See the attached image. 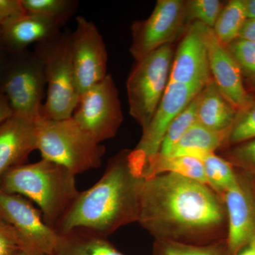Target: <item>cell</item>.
<instances>
[{
    "instance_id": "6da1fadb",
    "label": "cell",
    "mask_w": 255,
    "mask_h": 255,
    "mask_svg": "<svg viewBox=\"0 0 255 255\" xmlns=\"http://www.w3.org/2000/svg\"><path fill=\"white\" fill-rule=\"evenodd\" d=\"M221 196L178 174L142 177L137 222L155 241L192 245L219 242L226 219Z\"/></svg>"
},
{
    "instance_id": "7a4b0ae2",
    "label": "cell",
    "mask_w": 255,
    "mask_h": 255,
    "mask_svg": "<svg viewBox=\"0 0 255 255\" xmlns=\"http://www.w3.org/2000/svg\"><path fill=\"white\" fill-rule=\"evenodd\" d=\"M142 174L131 150L119 152L109 160L100 180L80 191L56 232L83 228L107 238L119 228L137 222Z\"/></svg>"
},
{
    "instance_id": "3957f363",
    "label": "cell",
    "mask_w": 255,
    "mask_h": 255,
    "mask_svg": "<svg viewBox=\"0 0 255 255\" xmlns=\"http://www.w3.org/2000/svg\"><path fill=\"white\" fill-rule=\"evenodd\" d=\"M75 176L64 166L41 159L9 169L0 178V189L35 203L46 224L56 231L80 194Z\"/></svg>"
},
{
    "instance_id": "277c9868",
    "label": "cell",
    "mask_w": 255,
    "mask_h": 255,
    "mask_svg": "<svg viewBox=\"0 0 255 255\" xmlns=\"http://www.w3.org/2000/svg\"><path fill=\"white\" fill-rule=\"evenodd\" d=\"M37 127L42 159L63 165L75 175L102 164L105 146L96 142L73 118L52 120L41 115Z\"/></svg>"
},
{
    "instance_id": "5b68a950",
    "label": "cell",
    "mask_w": 255,
    "mask_h": 255,
    "mask_svg": "<svg viewBox=\"0 0 255 255\" xmlns=\"http://www.w3.org/2000/svg\"><path fill=\"white\" fill-rule=\"evenodd\" d=\"M72 32L65 29L38 43L34 53L43 62L47 83L41 117L52 120L72 118L80 97L71 53Z\"/></svg>"
},
{
    "instance_id": "8992f818",
    "label": "cell",
    "mask_w": 255,
    "mask_h": 255,
    "mask_svg": "<svg viewBox=\"0 0 255 255\" xmlns=\"http://www.w3.org/2000/svg\"><path fill=\"white\" fill-rule=\"evenodd\" d=\"M173 58L172 45H164L136 62L128 78L129 111L142 130L150 124L163 97Z\"/></svg>"
},
{
    "instance_id": "52a82bcc",
    "label": "cell",
    "mask_w": 255,
    "mask_h": 255,
    "mask_svg": "<svg viewBox=\"0 0 255 255\" xmlns=\"http://www.w3.org/2000/svg\"><path fill=\"white\" fill-rule=\"evenodd\" d=\"M15 55L17 57L7 63L0 80V92L7 99L14 115L38 119L47 86L43 62L27 50Z\"/></svg>"
},
{
    "instance_id": "ba28073f",
    "label": "cell",
    "mask_w": 255,
    "mask_h": 255,
    "mask_svg": "<svg viewBox=\"0 0 255 255\" xmlns=\"http://www.w3.org/2000/svg\"><path fill=\"white\" fill-rule=\"evenodd\" d=\"M72 118L98 143L115 136L124 120L117 85L108 74L79 97Z\"/></svg>"
},
{
    "instance_id": "9c48e42d",
    "label": "cell",
    "mask_w": 255,
    "mask_h": 255,
    "mask_svg": "<svg viewBox=\"0 0 255 255\" xmlns=\"http://www.w3.org/2000/svg\"><path fill=\"white\" fill-rule=\"evenodd\" d=\"M186 1L159 0L152 14L131 25L130 53L135 62L167 44H172L187 31Z\"/></svg>"
},
{
    "instance_id": "30bf717a",
    "label": "cell",
    "mask_w": 255,
    "mask_h": 255,
    "mask_svg": "<svg viewBox=\"0 0 255 255\" xmlns=\"http://www.w3.org/2000/svg\"><path fill=\"white\" fill-rule=\"evenodd\" d=\"M0 214L18 233L23 251L29 255H53L58 233L46 224L31 201L0 189Z\"/></svg>"
},
{
    "instance_id": "8fae6325",
    "label": "cell",
    "mask_w": 255,
    "mask_h": 255,
    "mask_svg": "<svg viewBox=\"0 0 255 255\" xmlns=\"http://www.w3.org/2000/svg\"><path fill=\"white\" fill-rule=\"evenodd\" d=\"M71 53L79 94L90 90L108 75V53L98 28L82 16L72 32Z\"/></svg>"
},
{
    "instance_id": "7c38bea8",
    "label": "cell",
    "mask_w": 255,
    "mask_h": 255,
    "mask_svg": "<svg viewBox=\"0 0 255 255\" xmlns=\"http://www.w3.org/2000/svg\"><path fill=\"white\" fill-rule=\"evenodd\" d=\"M202 89L177 82H168L167 88L135 148L134 155L145 167L149 159L157 155L166 132L172 122L187 108ZM143 170V169H142Z\"/></svg>"
},
{
    "instance_id": "4fadbf2b",
    "label": "cell",
    "mask_w": 255,
    "mask_h": 255,
    "mask_svg": "<svg viewBox=\"0 0 255 255\" xmlns=\"http://www.w3.org/2000/svg\"><path fill=\"white\" fill-rule=\"evenodd\" d=\"M196 23L207 49L211 78L238 112L252 99L245 88L241 68L226 46L218 39L213 28Z\"/></svg>"
},
{
    "instance_id": "5bb4252c",
    "label": "cell",
    "mask_w": 255,
    "mask_h": 255,
    "mask_svg": "<svg viewBox=\"0 0 255 255\" xmlns=\"http://www.w3.org/2000/svg\"><path fill=\"white\" fill-rule=\"evenodd\" d=\"M222 199L228 221L226 246L230 255H236L255 235V196L250 186L238 178Z\"/></svg>"
},
{
    "instance_id": "9a60e30c",
    "label": "cell",
    "mask_w": 255,
    "mask_h": 255,
    "mask_svg": "<svg viewBox=\"0 0 255 255\" xmlns=\"http://www.w3.org/2000/svg\"><path fill=\"white\" fill-rule=\"evenodd\" d=\"M207 49L198 23L189 25L172 60L169 82L204 88L211 80Z\"/></svg>"
},
{
    "instance_id": "2e32d148",
    "label": "cell",
    "mask_w": 255,
    "mask_h": 255,
    "mask_svg": "<svg viewBox=\"0 0 255 255\" xmlns=\"http://www.w3.org/2000/svg\"><path fill=\"white\" fill-rule=\"evenodd\" d=\"M38 119L13 115L0 125V178L38 150Z\"/></svg>"
},
{
    "instance_id": "e0dca14e",
    "label": "cell",
    "mask_w": 255,
    "mask_h": 255,
    "mask_svg": "<svg viewBox=\"0 0 255 255\" xmlns=\"http://www.w3.org/2000/svg\"><path fill=\"white\" fill-rule=\"evenodd\" d=\"M63 26L54 20L26 14L1 28V46L16 54L26 50L33 43H42L54 38Z\"/></svg>"
},
{
    "instance_id": "ac0fdd59",
    "label": "cell",
    "mask_w": 255,
    "mask_h": 255,
    "mask_svg": "<svg viewBox=\"0 0 255 255\" xmlns=\"http://www.w3.org/2000/svg\"><path fill=\"white\" fill-rule=\"evenodd\" d=\"M237 110L222 95L211 78L197 97L196 120L210 130L228 132L231 130Z\"/></svg>"
},
{
    "instance_id": "d6986e66",
    "label": "cell",
    "mask_w": 255,
    "mask_h": 255,
    "mask_svg": "<svg viewBox=\"0 0 255 255\" xmlns=\"http://www.w3.org/2000/svg\"><path fill=\"white\" fill-rule=\"evenodd\" d=\"M53 255H126L114 247L105 236L77 228L58 233Z\"/></svg>"
},
{
    "instance_id": "ffe728a7",
    "label": "cell",
    "mask_w": 255,
    "mask_h": 255,
    "mask_svg": "<svg viewBox=\"0 0 255 255\" xmlns=\"http://www.w3.org/2000/svg\"><path fill=\"white\" fill-rule=\"evenodd\" d=\"M229 132L214 131L196 122L181 137L169 156H188L201 161L208 154L216 152L227 144Z\"/></svg>"
},
{
    "instance_id": "44dd1931",
    "label": "cell",
    "mask_w": 255,
    "mask_h": 255,
    "mask_svg": "<svg viewBox=\"0 0 255 255\" xmlns=\"http://www.w3.org/2000/svg\"><path fill=\"white\" fill-rule=\"evenodd\" d=\"M163 173L178 174L209 186L202 162L194 157L161 156L157 154L145 164L142 177H151Z\"/></svg>"
},
{
    "instance_id": "7402d4cb",
    "label": "cell",
    "mask_w": 255,
    "mask_h": 255,
    "mask_svg": "<svg viewBox=\"0 0 255 255\" xmlns=\"http://www.w3.org/2000/svg\"><path fill=\"white\" fill-rule=\"evenodd\" d=\"M247 19L245 0H231L223 6L213 30L219 41L227 46L239 38Z\"/></svg>"
},
{
    "instance_id": "603a6c76",
    "label": "cell",
    "mask_w": 255,
    "mask_h": 255,
    "mask_svg": "<svg viewBox=\"0 0 255 255\" xmlns=\"http://www.w3.org/2000/svg\"><path fill=\"white\" fill-rule=\"evenodd\" d=\"M204 165L208 184L211 189L222 196L225 191L237 183L238 177L232 164L227 159L211 152L201 159Z\"/></svg>"
},
{
    "instance_id": "cb8c5ba5",
    "label": "cell",
    "mask_w": 255,
    "mask_h": 255,
    "mask_svg": "<svg viewBox=\"0 0 255 255\" xmlns=\"http://www.w3.org/2000/svg\"><path fill=\"white\" fill-rule=\"evenodd\" d=\"M26 14L54 20L64 26L76 12L78 1L74 0H21Z\"/></svg>"
},
{
    "instance_id": "d4e9b609",
    "label": "cell",
    "mask_w": 255,
    "mask_h": 255,
    "mask_svg": "<svg viewBox=\"0 0 255 255\" xmlns=\"http://www.w3.org/2000/svg\"><path fill=\"white\" fill-rule=\"evenodd\" d=\"M197 97L198 95L191 101L187 108L183 111L182 113L179 114L170 124L161 144L158 155L161 156L170 155L181 137L197 122L196 120Z\"/></svg>"
},
{
    "instance_id": "484cf974",
    "label": "cell",
    "mask_w": 255,
    "mask_h": 255,
    "mask_svg": "<svg viewBox=\"0 0 255 255\" xmlns=\"http://www.w3.org/2000/svg\"><path fill=\"white\" fill-rule=\"evenodd\" d=\"M154 255H230L227 247L220 243L209 245H192L177 242L155 241Z\"/></svg>"
},
{
    "instance_id": "4316f807",
    "label": "cell",
    "mask_w": 255,
    "mask_h": 255,
    "mask_svg": "<svg viewBox=\"0 0 255 255\" xmlns=\"http://www.w3.org/2000/svg\"><path fill=\"white\" fill-rule=\"evenodd\" d=\"M255 138V100L238 110L228 134V144L238 145Z\"/></svg>"
},
{
    "instance_id": "83f0119b",
    "label": "cell",
    "mask_w": 255,
    "mask_h": 255,
    "mask_svg": "<svg viewBox=\"0 0 255 255\" xmlns=\"http://www.w3.org/2000/svg\"><path fill=\"white\" fill-rule=\"evenodd\" d=\"M224 4L219 0L186 1V17L188 24L199 22L213 28Z\"/></svg>"
},
{
    "instance_id": "f1b7e54d",
    "label": "cell",
    "mask_w": 255,
    "mask_h": 255,
    "mask_svg": "<svg viewBox=\"0 0 255 255\" xmlns=\"http://www.w3.org/2000/svg\"><path fill=\"white\" fill-rule=\"evenodd\" d=\"M243 75L255 78V43L238 38L226 46Z\"/></svg>"
},
{
    "instance_id": "f546056e",
    "label": "cell",
    "mask_w": 255,
    "mask_h": 255,
    "mask_svg": "<svg viewBox=\"0 0 255 255\" xmlns=\"http://www.w3.org/2000/svg\"><path fill=\"white\" fill-rule=\"evenodd\" d=\"M226 156L232 165L236 164L247 172L255 174V138L238 144Z\"/></svg>"
},
{
    "instance_id": "4dcf8cb0",
    "label": "cell",
    "mask_w": 255,
    "mask_h": 255,
    "mask_svg": "<svg viewBox=\"0 0 255 255\" xmlns=\"http://www.w3.org/2000/svg\"><path fill=\"white\" fill-rule=\"evenodd\" d=\"M23 251V243L14 227L0 214V255H14Z\"/></svg>"
},
{
    "instance_id": "1f68e13d",
    "label": "cell",
    "mask_w": 255,
    "mask_h": 255,
    "mask_svg": "<svg viewBox=\"0 0 255 255\" xmlns=\"http://www.w3.org/2000/svg\"><path fill=\"white\" fill-rule=\"evenodd\" d=\"M26 14L21 0H0V28Z\"/></svg>"
},
{
    "instance_id": "d6a6232c",
    "label": "cell",
    "mask_w": 255,
    "mask_h": 255,
    "mask_svg": "<svg viewBox=\"0 0 255 255\" xmlns=\"http://www.w3.org/2000/svg\"><path fill=\"white\" fill-rule=\"evenodd\" d=\"M239 38L255 43V19L248 18L242 28Z\"/></svg>"
},
{
    "instance_id": "836d02e7",
    "label": "cell",
    "mask_w": 255,
    "mask_h": 255,
    "mask_svg": "<svg viewBox=\"0 0 255 255\" xmlns=\"http://www.w3.org/2000/svg\"><path fill=\"white\" fill-rule=\"evenodd\" d=\"M14 115L7 99L0 92V125Z\"/></svg>"
},
{
    "instance_id": "e575fe53",
    "label": "cell",
    "mask_w": 255,
    "mask_h": 255,
    "mask_svg": "<svg viewBox=\"0 0 255 255\" xmlns=\"http://www.w3.org/2000/svg\"><path fill=\"white\" fill-rule=\"evenodd\" d=\"M236 255H255V235L251 241Z\"/></svg>"
},
{
    "instance_id": "d590c367",
    "label": "cell",
    "mask_w": 255,
    "mask_h": 255,
    "mask_svg": "<svg viewBox=\"0 0 255 255\" xmlns=\"http://www.w3.org/2000/svg\"><path fill=\"white\" fill-rule=\"evenodd\" d=\"M248 18L255 19V0H245Z\"/></svg>"
},
{
    "instance_id": "8d00e7d4",
    "label": "cell",
    "mask_w": 255,
    "mask_h": 255,
    "mask_svg": "<svg viewBox=\"0 0 255 255\" xmlns=\"http://www.w3.org/2000/svg\"><path fill=\"white\" fill-rule=\"evenodd\" d=\"M7 63V60L5 58L4 55L0 51V80H1V76H2V74L4 73Z\"/></svg>"
},
{
    "instance_id": "74e56055",
    "label": "cell",
    "mask_w": 255,
    "mask_h": 255,
    "mask_svg": "<svg viewBox=\"0 0 255 255\" xmlns=\"http://www.w3.org/2000/svg\"><path fill=\"white\" fill-rule=\"evenodd\" d=\"M14 255H29L27 253L23 251H18L17 253H15Z\"/></svg>"
},
{
    "instance_id": "f35d334b",
    "label": "cell",
    "mask_w": 255,
    "mask_h": 255,
    "mask_svg": "<svg viewBox=\"0 0 255 255\" xmlns=\"http://www.w3.org/2000/svg\"><path fill=\"white\" fill-rule=\"evenodd\" d=\"M0 47H1V28H0Z\"/></svg>"
},
{
    "instance_id": "ab89813d",
    "label": "cell",
    "mask_w": 255,
    "mask_h": 255,
    "mask_svg": "<svg viewBox=\"0 0 255 255\" xmlns=\"http://www.w3.org/2000/svg\"><path fill=\"white\" fill-rule=\"evenodd\" d=\"M253 85L255 87V78L253 79Z\"/></svg>"
},
{
    "instance_id": "60d3db41",
    "label": "cell",
    "mask_w": 255,
    "mask_h": 255,
    "mask_svg": "<svg viewBox=\"0 0 255 255\" xmlns=\"http://www.w3.org/2000/svg\"></svg>"
}]
</instances>
